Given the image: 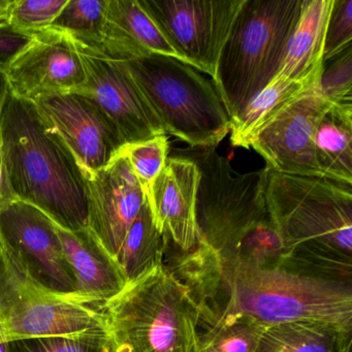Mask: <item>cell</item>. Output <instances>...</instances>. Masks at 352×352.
I'll use <instances>...</instances> for the list:
<instances>
[{"label":"cell","instance_id":"3957f363","mask_svg":"<svg viewBox=\"0 0 352 352\" xmlns=\"http://www.w3.org/2000/svg\"><path fill=\"white\" fill-rule=\"evenodd\" d=\"M0 137L16 197L44 212L59 228H87L85 172L36 104L10 91L0 114Z\"/></svg>","mask_w":352,"mask_h":352},{"label":"cell","instance_id":"9c48e42d","mask_svg":"<svg viewBox=\"0 0 352 352\" xmlns=\"http://www.w3.org/2000/svg\"><path fill=\"white\" fill-rule=\"evenodd\" d=\"M0 247L17 271L38 289L84 304L57 224L44 212L19 199L0 210Z\"/></svg>","mask_w":352,"mask_h":352},{"label":"cell","instance_id":"277c9868","mask_svg":"<svg viewBox=\"0 0 352 352\" xmlns=\"http://www.w3.org/2000/svg\"><path fill=\"white\" fill-rule=\"evenodd\" d=\"M199 168L197 219L201 242L220 254L276 263L280 241L265 199L267 168L239 174L214 148L183 152Z\"/></svg>","mask_w":352,"mask_h":352},{"label":"cell","instance_id":"603a6c76","mask_svg":"<svg viewBox=\"0 0 352 352\" xmlns=\"http://www.w3.org/2000/svg\"><path fill=\"white\" fill-rule=\"evenodd\" d=\"M164 250L166 239L156 228L149 204L146 199L116 256L127 284L162 265Z\"/></svg>","mask_w":352,"mask_h":352},{"label":"cell","instance_id":"7402d4cb","mask_svg":"<svg viewBox=\"0 0 352 352\" xmlns=\"http://www.w3.org/2000/svg\"><path fill=\"white\" fill-rule=\"evenodd\" d=\"M321 77V76H320ZM320 77L296 82L276 77L257 94L230 124V143L234 147L249 149L257 133L286 106Z\"/></svg>","mask_w":352,"mask_h":352},{"label":"cell","instance_id":"4fadbf2b","mask_svg":"<svg viewBox=\"0 0 352 352\" xmlns=\"http://www.w3.org/2000/svg\"><path fill=\"white\" fill-rule=\"evenodd\" d=\"M34 102L85 173L106 168L125 147L114 123L94 100L84 94H50Z\"/></svg>","mask_w":352,"mask_h":352},{"label":"cell","instance_id":"484cf974","mask_svg":"<svg viewBox=\"0 0 352 352\" xmlns=\"http://www.w3.org/2000/svg\"><path fill=\"white\" fill-rule=\"evenodd\" d=\"M69 0H13L8 22L16 30L36 36L51 28Z\"/></svg>","mask_w":352,"mask_h":352},{"label":"cell","instance_id":"ffe728a7","mask_svg":"<svg viewBox=\"0 0 352 352\" xmlns=\"http://www.w3.org/2000/svg\"><path fill=\"white\" fill-rule=\"evenodd\" d=\"M352 327L300 319L267 327L253 352H351Z\"/></svg>","mask_w":352,"mask_h":352},{"label":"cell","instance_id":"4dcf8cb0","mask_svg":"<svg viewBox=\"0 0 352 352\" xmlns=\"http://www.w3.org/2000/svg\"><path fill=\"white\" fill-rule=\"evenodd\" d=\"M17 199L10 182L5 154H3V142L0 137V210Z\"/></svg>","mask_w":352,"mask_h":352},{"label":"cell","instance_id":"e575fe53","mask_svg":"<svg viewBox=\"0 0 352 352\" xmlns=\"http://www.w3.org/2000/svg\"><path fill=\"white\" fill-rule=\"evenodd\" d=\"M8 344L7 342L0 341V352H8Z\"/></svg>","mask_w":352,"mask_h":352},{"label":"cell","instance_id":"d4e9b609","mask_svg":"<svg viewBox=\"0 0 352 352\" xmlns=\"http://www.w3.org/2000/svg\"><path fill=\"white\" fill-rule=\"evenodd\" d=\"M139 181L146 199L151 193L154 181L164 168L170 153V143L166 135L140 143L126 145L122 149Z\"/></svg>","mask_w":352,"mask_h":352},{"label":"cell","instance_id":"f546056e","mask_svg":"<svg viewBox=\"0 0 352 352\" xmlns=\"http://www.w3.org/2000/svg\"><path fill=\"white\" fill-rule=\"evenodd\" d=\"M32 34L20 32L9 22L0 25V69L7 72L14 61L34 42Z\"/></svg>","mask_w":352,"mask_h":352},{"label":"cell","instance_id":"cb8c5ba5","mask_svg":"<svg viewBox=\"0 0 352 352\" xmlns=\"http://www.w3.org/2000/svg\"><path fill=\"white\" fill-rule=\"evenodd\" d=\"M109 0H69L51 28L76 44L104 50Z\"/></svg>","mask_w":352,"mask_h":352},{"label":"cell","instance_id":"52a82bcc","mask_svg":"<svg viewBox=\"0 0 352 352\" xmlns=\"http://www.w3.org/2000/svg\"><path fill=\"white\" fill-rule=\"evenodd\" d=\"M118 61L166 133L191 148H214L230 133L232 120L215 84L195 67L157 54Z\"/></svg>","mask_w":352,"mask_h":352},{"label":"cell","instance_id":"83f0119b","mask_svg":"<svg viewBox=\"0 0 352 352\" xmlns=\"http://www.w3.org/2000/svg\"><path fill=\"white\" fill-rule=\"evenodd\" d=\"M319 85L331 102H352L351 47L323 63Z\"/></svg>","mask_w":352,"mask_h":352},{"label":"cell","instance_id":"1f68e13d","mask_svg":"<svg viewBox=\"0 0 352 352\" xmlns=\"http://www.w3.org/2000/svg\"><path fill=\"white\" fill-rule=\"evenodd\" d=\"M10 92L9 80H8L7 72L0 69V114L5 106L6 100Z\"/></svg>","mask_w":352,"mask_h":352},{"label":"cell","instance_id":"ba28073f","mask_svg":"<svg viewBox=\"0 0 352 352\" xmlns=\"http://www.w3.org/2000/svg\"><path fill=\"white\" fill-rule=\"evenodd\" d=\"M47 336L109 339L102 307L42 292L17 271L0 247V341Z\"/></svg>","mask_w":352,"mask_h":352},{"label":"cell","instance_id":"d6a6232c","mask_svg":"<svg viewBox=\"0 0 352 352\" xmlns=\"http://www.w3.org/2000/svg\"><path fill=\"white\" fill-rule=\"evenodd\" d=\"M12 3L13 0H0V25L7 23Z\"/></svg>","mask_w":352,"mask_h":352},{"label":"cell","instance_id":"4316f807","mask_svg":"<svg viewBox=\"0 0 352 352\" xmlns=\"http://www.w3.org/2000/svg\"><path fill=\"white\" fill-rule=\"evenodd\" d=\"M8 352H112L109 339L100 337L47 336L14 340Z\"/></svg>","mask_w":352,"mask_h":352},{"label":"cell","instance_id":"e0dca14e","mask_svg":"<svg viewBox=\"0 0 352 352\" xmlns=\"http://www.w3.org/2000/svg\"><path fill=\"white\" fill-rule=\"evenodd\" d=\"M57 232L84 304L102 307L126 287L116 259L88 228L71 232L57 226Z\"/></svg>","mask_w":352,"mask_h":352},{"label":"cell","instance_id":"ac0fdd59","mask_svg":"<svg viewBox=\"0 0 352 352\" xmlns=\"http://www.w3.org/2000/svg\"><path fill=\"white\" fill-rule=\"evenodd\" d=\"M102 52L115 60L157 54L184 63L138 0H109Z\"/></svg>","mask_w":352,"mask_h":352},{"label":"cell","instance_id":"8fae6325","mask_svg":"<svg viewBox=\"0 0 352 352\" xmlns=\"http://www.w3.org/2000/svg\"><path fill=\"white\" fill-rule=\"evenodd\" d=\"M319 82L286 104L251 143L250 148L271 170L292 176L321 177L315 162L314 135L333 102L323 96Z\"/></svg>","mask_w":352,"mask_h":352},{"label":"cell","instance_id":"836d02e7","mask_svg":"<svg viewBox=\"0 0 352 352\" xmlns=\"http://www.w3.org/2000/svg\"><path fill=\"white\" fill-rule=\"evenodd\" d=\"M197 352H220L216 349L214 346L211 344L207 343V342L201 341L199 339V347H197Z\"/></svg>","mask_w":352,"mask_h":352},{"label":"cell","instance_id":"9a60e30c","mask_svg":"<svg viewBox=\"0 0 352 352\" xmlns=\"http://www.w3.org/2000/svg\"><path fill=\"white\" fill-rule=\"evenodd\" d=\"M87 228L116 259L131 224L146 201L131 164L120 153L102 170L85 173Z\"/></svg>","mask_w":352,"mask_h":352},{"label":"cell","instance_id":"44dd1931","mask_svg":"<svg viewBox=\"0 0 352 352\" xmlns=\"http://www.w3.org/2000/svg\"><path fill=\"white\" fill-rule=\"evenodd\" d=\"M352 102H333L314 135V154L321 177L352 185Z\"/></svg>","mask_w":352,"mask_h":352},{"label":"cell","instance_id":"7c38bea8","mask_svg":"<svg viewBox=\"0 0 352 352\" xmlns=\"http://www.w3.org/2000/svg\"><path fill=\"white\" fill-rule=\"evenodd\" d=\"M75 45L86 71L85 84L76 92L100 106L118 129L125 146L166 135L120 61L100 50Z\"/></svg>","mask_w":352,"mask_h":352},{"label":"cell","instance_id":"d6986e66","mask_svg":"<svg viewBox=\"0 0 352 352\" xmlns=\"http://www.w3.org/2000/svg\"><path fill=\"white\" fill-rule=\"evenodd\" d=\"M331 3L333 0H306L276 77L296 82L320 77L325 30Z\"/></svg>","mask_w":352,"mask_h":352},{"label":"cell","instance_id":"2e32d148","mask_svg":"<svg viewBox=\"0 0 352 352\" xmlns=\"http://www.w3.org/2000/svg\"><path fill=\"white\" fill-rule=\"evenodd\" d=\"M199 168L185 156L168 157L147 201L156 228L168 244L188 252L201 242L197 219Z\"/></svg>","mask_w":352,"mask_h":352},{"label":"cell","instance_id":"30bf717a","mask_svg":"<svg viewBox=\"0 0 352 352\" xmlns=\"http://www.w3.org/2000/svg\"><path fill=\"white\" fill-rule=\"evenodd\" d=\"M184 63L211 76L244 0H138Z\"/></svg>","mask_w":352,"mask_h":352},{"label":"cell","instance_id":"5b68a950","mask_svg":"<svg viewBox=\"0 0 352 352\" xmlns=\"http://www.w3.org/2000/svg\"><path fill=\"white\" fill-rule=\"evenodd\" d=\"M112 352H197L199 307L162 265L102 306Z\"/></svg>","mask_w":352,"mask_h":352},{"label":"cell","instance_id":"5bb4252c","mask_svg":"<svg viewBox=\"0 0 352 352\" xmlns=\"http://www.w3.org/2000/svg\"><path fill=\"white\" fill-rule=\"evenodd\" d=\"M10 91L22 100L76 92L85 84L81 54L69 36L49 28L8 69Z\"/></svg>","mask_w":352,"mask_h":352},{"label":"cell","instance_id":"8992f818","mask_svg":"<svg viewBox=\"0 0 352 352\" xmlns=\"http://www.w3.org/2000/svg\"><path fill=\"white\" fill-rule=\"evenodd\" d=\"M305 3L306 0H244L213 78L230 120L277 76Z\"/></svg>","mask_w":352,"mask_h":352},{"label":"cell","instance_id":"f1b7e54d","mask_svg":"<svg viewBox=\"0 0 352 352\" xmlns=\"http://www.w3.org/2000/svg\"><path fill=\"white\" fill-rule=\"evenodd\" d=\"M352 42V0H333L323 44V63L331 60Z\"/></svg>","mask_w":352,"mask_h":352},{"label":"cell","instance_id":"6da1fadb","mask_svg":"<svg viewBox=\"0 0 352 352\" xmlns=\"http://www.w3.org/2000/svg\"><path fill=\"white\" fill-rule=\"evenodd\" d=\"M164 256V265L190 290L199 315L245 316L265 327L300 319L352 327V283L302 275L247 255L220 254L203 242Z\"/></svg>","mask_w":352,"mask_h":352},{"label":"cell","instance_id":"7a4b0ae2","mask_svg":"<svg viewBox=\"0 0 352 352\" xmlns=\"http://www.w3.org/2000/svg\"><path fill=\"white\" fill-rule=\"evenodd\" d=\"M267 170L265 199L281 247L277 265L352 283V185Z\"/></svg>","mask_w":352,"mask_h":352}]
</instances>
